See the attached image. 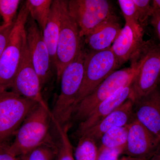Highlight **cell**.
<instances>
[{"instance_id": "6da1fadb", "label": "cell", "mask_w": 160, "mask_h": 160, "mask_svg": "<svg viewBox=\"0 0 160 160\" xmlns=\"http://www.w3.org/2000/svg\"><path fill=\"white\" fill-rule=\"evenodd\" d=\"M86 53L83 49H81L61 75L60 93L51 111V119L57 128L70 125L76 100L82 82Z\"/></svg>"}, {"instance_id": "7a4b0ae2", "label": "cell", "mask_w": 160, "mask_h": 160, "mask_svg": "<svg viewBox=\"0 0 160 160\" xmlns=\"http://www.w3.org/2000/svg\"><path fill=\"white\" fill-rule=\"evenodd\" d=\"M51 112L38 105L32 109L18 129L9 150L15 156L21 157L39 146L52 142L49 137Z\"/></svg>"}, {"instance_id": "3957f363", "label": "cell", "mask_w": 160, "mask_h": 160, "mask_svg": "<svg viewBox=\"0 0 160 160\" xmlns=\"http://www.w3.org/2000/svg\"><path fill=\"white\" fill-rule=\"evenodd\" d=\"M29 15L25 3L18 13L0 58V92L6 91L12 86L26 42V25Z\"/></svg>"}, {"instance_id": "277c9868", "label": "cell", "mask_w": 160, "mask_h": 160, "mask_svg": "<svg viewBox=\"0 0 160 160\" xmlns=\"http://www.w3.org/2000/svg\"><path fill=\"white\" fill-rule=\"evenodd\" d=\"M138 68V62L131 66L115 71L104 80L92 92L75 107L73 115L80 122L84 121L102 102L124 86L133 83Z\"/></svg>"}, {"instance_id": "5b68a950", "label": "cell", "mask_w": 160, "mask_h": 160, "mask_svg": "<svg viewBox=\"0 0 160 160\" xmlns=\"http://www.w3.org/2000/svg\"><path fill=\"white\" fill-rule=\"evenodd\" d=\"M60 5L61 26L55 65L58 81L65 68L82 49L79 29L69 13L67 1L60 0Z\"/></svg>"}, {"instance_id": "8992f818", "label": "cell", "mask_w": 160, "mask_h": 160, "mask_svg": "<svg viewBox=\"0 0 160 160\" xmlns=\"http://www.w3.org/2000/svg\"><path fill=\"white\" fill-rule=\"evenodd\" d=\"M120 66L111 48L86 52L82 82L76 100L75 106Z\"/></svg>"}, {"instance_id": "52a82bcc", "label": "cell", "mask_w": 160, "mask_h": 160, "mask_svg": "<svg viewBox=\"0 0 160 160\" xmlns=\"http://www.w3.org/2000/svg\"><path fill=\"white\" fill-rule=\"evenodd\" d=\"M13 92H0V145L15 134L26 117L38 106Z\"/></svg>"}, {"instance_id": "ba28073f", "label": "cell", "mask_w": 160, "mask_h": 160, "mask_svg": "<svg viewBox=\"0 0 160 160\" xmlns=\"http://www.w3.org/2000/svg\"><path fill=\"white\" fill-rule=\"evenodd\" d=\"M67 6L82 38L114 15L111 2L107 0H70L67 1Z\"/></svg>"}, {"instance_id": "9c48e42d", "label": "cell", "mask_w": 160, "mask_h": 160, "mask_svg": "<svg viewBox=\"0 0 160 160\" xmlns=\"http://www.w3.org/2000/svg\"><path fill=\"white\" fill-rule=\"evenodd\" d=\"M138 68L132 84L130 99L134 102L157 89L160 81V48L147 44L138 61Z\"/></svg>"}, {"instance_id": "30bf717a", "label": "cell", "mask_w": 160, "mask_h": 160, "mask_svg": "<svg viewBox=\"0 0 160 160\" xmlns=\"http://www.w3.org/2000/svg\"><path fill=\"white\" fill-rule=\"evenodd\" d=\"M26 43L32 62L43 88L52 78L53 67L42 32L29 15L26 23Z\"/></svg>"}, {"instance_id": "8fae6325", "label": "cell", "mask_w": 160, "mask_h": 160, "mask_svg": "<svg viewBox=\"0 0 160 160\" xmlns=\"http://www.w3.org/2000/svg\"><path fill=\"white\" fill-rule=\"evenodd\" d=\"M11 89L12 91L17 94L50 110L43 98L42 88L32 62L26 41Z\"/></svg>"}, {"instance_id": "7c38bea8", "label": "cell", "mask_w": 160, "mask_h": 160, "mask_svg": "<svg viewBox=\"0 0 160 160\" xmlns=\"http://www.w3.org/2000/svg\"><path fill=\"white\" fill-rule=\"evenodd\" d=\"M160 146V139L136 119L128 125V137L123 154L149 160Z\"/></svg>"}, {"instance_id": "4fadbf2b", "label": "cell", "mask_w": 160, "mask_h": 160, "mask_svg": "<svg viewBox=\"0 0 160 160\" xmlns=\"http://www.w3.org/2000/svg\"><path fill=\"white\" fill-rule=\"evenodd\" d=\"M143 38V34L136 32L125 23L110 48L120 66L142 54L147 44Z\"/></svg>"}, {"instance_id": "5bb4252c", "label": "cell", "mask_w": 160, "mask_h": 160, "mask_svg": "<svg viewBox=\"0 0 160 160\" xmlns=\"http://www.w3.org/2000/svg\"><path fill=\"white\" fill-rule=\"evenodd\" d=\"M134 118L160 139V91L158 88L134 102Z\"/></svg>"}, {"instance_id": "9a60e30c", "label": "cell", "mask_w": 160, "mask_h": 160, "mask_svg": "<svg viewBox=\"0 0 160 160\" xmlns=\"http://www.w3.org/2000/svg\"><path fill=\"white\" fill-rule=\"evenodd\" d=\"M132 84L120 88L100 104L86 119L80 122L77 130L78 135L80 136L84 132L99 122L130 99Z\"/></svg>"}, {"instance_id": "2e32d148", "label": "cell", "mask_w": 160, "mask_h": 160, "mask_svg": "<svg viewBox=\"0 0 160 160\" xmlns=\"http://www.w3.org/2000/svg\"><path fill=\"white\" fill-rule=\"evenodd\" d=\"M134 101L129 99L99 122L84 132L80 136H87L97 142L110 129L128 125L134 119Z\"/></svg>"}, {"instance_id": "e0dca14e", "label": "cell", "mask_w": 160, "mask_h": 160, "mask_svg": "<svg viewBox=\"0 0 160 160\" xmlns=\"http://www.w3.org/2000/svg\"><path fill=\"white\" fill-rule=\"evenodd\" d=\"M121 29L117 17L113 15L85 37V42L91 51L109 49L111 48Z\"/></svg>"}, {"instance_id": "ac0fdd59", "label": "cell", "mask_w": 160, "mask_h": 160, "mask_svg": "<svg viewBox=\"0 0 160 160\" xmlns=\"http://www.w3.org/2000/svg\"><path fill=\"white\" fill-rule=\"evenodd\" d=\"M61 26L60 0H53L46 27L42 32L43 38L48 50L52 64L55 69L57 48Z\"/></svg>"}, {"instance_id": "d6986e66", "label": "cell", "mask_w": 160, "mask_h": 160, "mask_svg": "<svg viewBox=\"0 0 160 160\" xmlns=\"http://www.w3.org/2000/svg\"><path fill=\"white\" fill-rule=\"evenodd\" d=\"M128 125L112 128L104 133L100 139L99 153L107 149H125L128 137Z\"/></svg>"}, {"instance_id": "ffe728a7", "label": "cell", "mask_w": 160, "mask_h": 160, "mask_svg": "<svg viewBox=\"0 0 160 160\" xmlns=\"http://www.w3.org/2000/svg\"><path fill=\"white\" fill-rule=\"evenodd\" d=\"M52 2L51 0H27L25 2L29 16L37 23L42 32L48 22Z\"/></svg>"}, {"instance_id": "44dd1931", "label": "cell", "mask_w": 160, "mask_h": 160, "mask_svg": "<svg viewBox=\"0 0 160 160\" xmlns=\"http://www.w3.org/2000/svg\"><path fill=\"white\" fill-rule=\"evenodd\" d=\"M74 152L75 160H98L99 148L97 142L86 135L80 137Z\"/></svg>"}, {"instance_id": "7402d4cb", "label": "cell", "mask_w": 160, "mask_h": 160, "mask_svg": "<svg viewBox=\"0 0 160 160\" xmlns=\"http://www.w3.org/2000/svg\"><path fill=\"white\" fill-rule=\"evenodd\" d=\"M118 2L126 24L136 32L143 34V27L139 22L136 7L133 0H118Z\"/></svg>"}, {"instance_id": "603a6c76", "label": "cell", "mask_w": 160, "mask_h": 160, "mask_svg": "<svg viewBox=\"0 0 160 160\" xmlns=\"http://www.w3.org/2000/svg\"><path fill=\"white\" fill-rule=\"evenodd\" d=\"M58 148L52 142L46 143L20 157L22 160H55Z\"/></svg>"}, {"instance_id": "cb8c5ba5", "label": "cell", "mask_w": 160, "mask_h": 160, "mask_svg": "<svg viewBox=\"0 0 160 160\" xmlns=\"http://www.w3.org/2000/svg\"><path fill=\"white\" fill-rule=\"evenodd\" d=\"M69 127L70 125L62 128L57 127L61 142L55 160H75L74 152L68 134Z\"/></svg>"}, {"instance_id": "d4e9b609", "label": "cell", "mask_w": 160, "mask_h": 160, "mask_svg": "<svg viewBox=\"0 0 160 160\" xmlns=\"http://www.w3.org/2000/svg\"><path fill=\"white\" fill-rule=\"evenodd\" d=\"M21 2L20 0H0V16L3 20L2 25L8 26L14 23Z\"/></svg>"}, {"instance_id": "484cf974", "label": "cell", "mask_w": 160, "mask_h": 160, "mask_svg": "<svg viewBox=\"0 0 160 160\" xmlns=\"http://www.w3.org/2000/svg\"><path fill=\"white\" fill-rule=\"evenodd\" d=\"M135 5L138 16L139 22L142 25L149 17H151L153 12L152 1L149 0H133Z\"/></svg>"}, {"instance_id": "4316f807", "label": "cell", "mask_w": 160, "mask_h": 160, "mask_svg": "<svg viewBox=\"0 0 160 160\" xmlns=\"http://www.w3.org/2000/svg\"><path fill=\"white\" fill-rule=\"evenodd\" d=\"M14 23L8 26L0 25V58L8 42Z\"/></svg>"}, {"instance_id": "83f0119b", "label": "cell", "mask_w": 160, "mask_h": 160, "mask_svg": "<svg viewBox=\"0 0 160 160\" xmlns=\"http://www.w3.org/2000/svg\"><path fill=\"white\" fill-rule=\"evenodd\" d=\"M124 150L122 148L105 149L99 153L98 160H118Z\"/></svg>"}, {"instance_id": "f1b7e54d", "label": "cell", "mask_w": 160, "mask_h": 160, "mask_svg": "<svg viewBox=\"0 0 160 160\" xmlns=\"http://www.w3.org/2000/svg\"><path fill=\"white\" fill-rule=\"evenodd\" d=\"M150 22L152 27L154 28L157 35L160 48V9L153 8V12L151 17Z\"/></svg>"}, {"instance_id": "f546056e", "label": "cell", "mask_w": 160, "mask_h": 160, "mask_svg": "<svg viewBox=\"0 0 160 160\" xmlns=\"http://www.w3.org/2000/svg\"><path fill=\"white\" fill-rule=\"evenodd\" d=\"M9 146L6 143L0 145V160H18L9 150Z\"/></svg>"}, {"instance_id": "4dcf8cb0", "label": "cell", "mask_w": 160, "mask_h": 160, "mask_svg": "<svg viewBox=\"0 0 160 160\" xmlns=\"http://www.w3.org/2000/svg\"><path fill=\"white\" fill-rule=\"evenodd\" d=\"M149 160H160V146Z\"/></svg>"}, {"instance_id": "1f68e13d", "label": "cell", "mask_w": 160, "mask_h": 160, "mask_svg": "<svg viewBox=\"0 0 160 160\" xmlns=\"http://www.w3.org/2000/svg\"><path fill=\"white\" fill-rule=\"evenodd\" d=\"M118 160H148L145 158H134L130 157L128 156H124L120 158Z\"/></svg>"}, {"instance_id": "d6a6232c", "label": "cell", "mask_w": 160, "mask_h": 160, "mask_svg": "<svg viewBox=\"0 0 160 160\" xmlns=\"http://www.w3.org/2000/svg\"><path fill=\"white\" fill-rule=\"evenodd\" d=\"M152 5L153 8L160 9V0H154L152 1Z\"/></svg>"}, {"instance_id": "836d02e7", "label": "cell", "mask_w": 160, "mask_h": 160, "mask_svg": "<svg viewBox=\"0 0 160 160\" xmlns=\"http://www.w3.org/2000/svg\"><path fill=\"white\" fill-rule=\"evenodd\" d=\"M18 160H22L20 159L19 158H18Z\"/></svg>"}, {"instance_id": "e575fe53", "label": "cell", "mask_w": 160, "mask_h": 160, "mask_svg": "<svg viewBox=\"0 0 160 160\" xmlns=\"http://www.w3.org/2000/svg\"><path fill=\"white\" fill-rule=\"evenodd\" d=\"M0 17H1V16H0Z\"/></svg>"}]
</instances>
